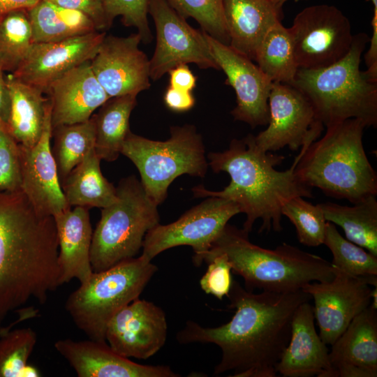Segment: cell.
Instances as JSON below:
<instances>
[{"instance_id":"52a82bcc","label":"cell","mask_w":377,"mask_h":377,"mask_svg":"<svg viewBox=\"0 0 377 377\" xmlns=\"http://www.w3.org/2000/svg\"><path fill=\"white\" fill-rule=\"evenodd\" d=\"M157 269L140 256L93 272L68 296L66 309L89 339L106 341L105 331L110 319L139 297Z\"/></svg>"},{"instance_id":"9a60e30c","label":"cell","mask_w":377,"mask_h":377,"mask_svg":"<svg viewBox=\"0 0 377 377\" xmlns=\"http://www.w3.org/2000/svg\"><path fill=\"white\" fill-rule=\"evenodd\" d=\"M204 33L216 64L226 75V84L235 92L237 105L231 111L234 119L252 128L267 125L273 82L252 60Z\"/></svg>"},{"instance_id":"8992f818","label":"cell","mask_w":377,"mask_h":377,"mask_svg":"<svg viewBox=\"0 0 377 377\" xmlns=\"http://www.w3.org/2000/svg\"><path fill=\"white\" fill-rule=\"evenodd\" d=\"M369 41L366 34L360 33L353 36L347 54L334 64L316 69L298 68L290 85L307 98L325 127L348 119L376 127L377 83L360 69Z\"/></svg>"},{"instance_id":"ba28073f","label":"cell","mask_w":377,"mask_h":377,"mask_svg":"<svg viewBox=\"0 0 377 377\" xmlns=\"http://www.w3.org/2000/svg\"><path fill=\"white\" fill-rule=\"evenodd\" d=\"M116 190L117 201L103 208L92 234L90 261L94 272L134 258L147 232L159 223L158 205L135 176L121 179Z\"/></svg>"},{"instance_id":"7bdbcfd3","label":"cell","mask_w":377,"mask_h":377,"mask_svg":"<svg viewBox=\"0 0 377 377\" xmlns=\"http://www.w3.org/2000/svg\"><path fill=\"white\" fill-rule=\"evenodd\" d=\"M168 74L169 86L173 88L191 92L196 86V77L187 64L179 65L172 68Z\"/></svg>"},{"instance_id":"ee69618b","label":"cell","mask_w":377,"mask_h":377,"mask_svg":"<svg viewBox=\"0 0 377 377\" xmlns=\"http://www.w3.org/2000/svg\"><path fill=\"white\" fill-rule=\"evenodd\" d=\"M40 0H0V17L18 10H29Z\"/></svg>"},{"instance_id":"f35d334b","label":"cell","mask_w":377,"mask_h":377,"mask_svg":"<svg viewBox=\"0 0 377 377\" xmlns=\"http://www.w3.org/2000/svg\"><path fill=\"white\" fill-rule=\"evenodd\" d=\"M22 177L19 143L0 123V192L13 193L21 189Z\"/></svg>"},{"instance_id":"6da1fadb","label":"cell","mask_w":377,"mask_h":377,"mask_svg":"<svg viewBox=\"0 0 377 377\" xmlns=\"http://www.w3.org/2000/svg\"><path fill=\"white\" fill-rule=\"evenodd\" d=\"M231 320L216 327L188 320L177 334L178 342L212 343L222 353L214 375L233 371V377H274L276 366L288 346L297 308L311 296L302 289L292 292L254 293L232 281L227 296Z\"/></svg>"},{"instance_id":"e575fe53","label":"cell","mask_w":377,"mask_h":377,"mask_svg":"<svg viewBox=\"0 0 377 377\" xmlns=\"http://www.w3.org/2000/svg\"><path fill=\"white\" fill-rule=\"evenodd\" d=\"M323 244L332 253V265L343 272L357 277L377 276V256L345 239L331 222H327Z\"/></svg>"},{"instance_id":"e0dca14e","label":"cell","mask_w":377,"mask_h":377,"mask_svg":"<svg viewBox=\"0 0 377 377\" xmlns=\"http://www.w3.org/2000/svg\"><path fill=\"white\" fill-rule=\"evenodd\" d=\"M167 334L164 311L138 297L112 316L106 327L105 341L125 357L147 360L165 345Z\"/></svg>"},{"instance_id":"2e32d148","label":"cell","mask_w":377,"mask_h":377,"mask_svg":"<svg viewBox=\"0 0 377 377\" xmlns=\"http://www.w3.org/2000/svg\"><path fill=\"white\" fill-rule=\"evenodd\" d=\"M140 36H105L91 69L108 96L138 95L150 86L149 59L140 48Z\"/></svg>"},{"instance_id":"4fadbf2b","label":"cell","mask_w":377,"mask_h":377,"mask_svg":"<svg viewBox=\"0 0 377 377\" xmlns=\"http://www.w3.org/2000/svg\"><path fill=\"white\" fill-rule=\"evenodd\" d=\"M371 286H377V276H353L337 268L332 279L312 281L302 288L314 301L313 315L325 343L332 345L370 305Z\"/></svg>"},{"instance_id":"d6a6232c","label":"cell","mask_w":377,"mask_h":377,"mask_svg":"<svg viewBox=\"0 0 377 377\" xmlns=\"http://www.w3.org/2000/svg\"><path fill=\"white\" fill-rule=\"evenodd\" d=\"M32 29L27 10L10 12L0 17V70L13 73L32 45Z\"/></svg>"},{"instance_id":"bcb514c9","label":"cell","mask_w":377,"mask_h":377,"mask_svg":"<svg viewBox=\"0 0 377 377\" xmlns=\"http://www.w3.org/2000/svg\"><path fill=\"white\" fill-rule=\"evenodd\" d=\"M288 0H270L276 9L281 11L283 4Z\"/></svg>"},{"instance_id":"ffe728a7","label":"cell","mask_w":377,"mask_h":377,"mask_svg":"<svg viewBox=\"0 0 377 377\" xmlns=\"http://www.w3.org/2000/svg\"><path fill=\"white\" fill-rule=\"evenodd\" d=\"M54 346L79 377H178L165 365H144L115 351L106 341L92 339L57 341Z\"/></svg>"},{"instance_id":"74e56055","label":"cell","mask_w":377,"mask_h":377,"mask_svg":"<svg viewBox=\"0 0 377 377\" xmlns=\"http://www.w3.org/2000/svg\"><path fill=\"white\" fill-rule=\"evenodd\" d=\"M151 0H103L107 17L112 24L114 17L120 16L126 27L138 30L142 41L150 43L152 34L149 27L147 15Z\"/></svg>"},{"instance_id":"d590c367","label":"cell","mask_w":377,"mask_h":377,"mask_svg":"<svg viewBox=\"0 0 377 377\" xmlns=\"http://www.w3.org/2000/svg\"><path fill=\"white\" fill-rule=\"evenodd\" d=\"M281 214L294 225L301 244L310 247L323 244L327 221L319 204L295 197L285 203Z\"/></svg>"},{"instance_id":"8fae6325","label":"cell","mask_w":377,"mask_h":377,"mask_svg":"<svg viewBox=\"0 0 377 377\" xmlns=\"http://www.w3.org/2000/svg\"><path fill=\"white\" fill-rule=\"evenodd\" d=\"M207 198L177 221L167 225L158 223L149 230L143 241L141 256L151 261L167 249L186 245L193 249L195 264L210 249L229 220L241 213L237 203L230 200L216 196Z\"/></svg>"},{"instance_id":"d4e9b609","label":"cell","mask_w":377,"mask_h":377,"mask_svg":"<svg viewBox=\"0 0 377 377\" xmlns=\"http://www.w3.org/2000/svg\"><path fill=\"white\" fill-rule=\"evenodd\" d=\"M229 46L252 61L268 30L281 20L282 11L270 0H223Z\"/></svg>"},{"instance_id":"7c38bea8","label":"cell","mask_w":377,"mask_h":377,"mask_svg":"<svg viewBox=\"0 0 377 377\" xmlns=\"http://www.w3.org/2000/svg\"><path fill=\"white\" fill-rule=\"evenodd\" d=\"M149 13L156 32V47L149 60L151 79L157 80L172 68L190 63L202 69L220 70L204 31L191 27L165 0H151Z\"/></svg>"},{"instance_id":"9c48e42d","label":"cell","mask_w":377,"mask_h":377,"mask_svg":"<svg viewBox=\"0 0 377 377\" xmlns=\"http://www.w3.org/2000/svg\"><path fill=\"white\" fill-rule=\"evenodd\" d=\"M121 154L136 166L145 193L156 205L165 200L175 179L184 174L204 177L208 166L202 137L188 124L171 127L170 137L165 141L130 132Z\"/></svg>"},{"instance_id":"b9f144b4","label":"cell","mask_w":377,"mask_h":377,"mask_svg":"<svg viewBox=\"0 0 377 377\" xmlns=\"http://www.w3.org/2000/svg\"><path fill=\"white\" fill-rule=\"evenodd\" d=\"M164 103L168 108L177 112L190 110L195 101L191 91H185L169 86L163 96Z\"/></svg>"},{"instance_id":"44dd1931","label":"cell","mask_w":377,"mask_h":377,"mask_svg":"<svg viewBox=\"0 0 377 377\" xmlns=\"http://www.w3.org/2000/svg\"><path fill=\"white\" fill-rule=\"evenodd\" d=\"M46 93L50 95L52 129L89 119L110 98L96 77L90 61L54 80Z\"/></svg>"},{"instance_id":"484cf974","label":"cell","mask_w":377,"mask_h":377,"mask_svg":"<svg viewBox=\"0 0 377 377\" xmlns=\"http://www.w3.org/2000/svg\"><path fill=\"white\" fill-rule=\"evenodd\" d=\"M5 78L9 98L6 128L20 145L33 147L43 133L48 99L40 89L15 78L11 73Z\"/></svg>"},{"instance_id":"5bb4252c","label":"cell","mask_w":377,"mask_h":377,"mask_svg":"<svg viewBox=\"0 0 377 377\" xmlns=\"http://www.w3.org/2000/svg\"><path fill=\"white\" fill-rule=\"evenodd\" d=\"M267 127L255 136L264 151H276L284 147L297 151L320 135L323 124L307 98L293 86L273 82L268 98Z\"/></svg>"},{"instance_id":"d6986e66","label":"cell","mask_w":377,"mask_h":377,"mask_svg":"<svg viewBox=\"0 0 377 377\" xmlns=\"http://www.w3.org/2000/svg\"><path fill=\"white\" fill-rule=\"evenodd\" d=\"M105 36V33L96 31L56 42L34 43L26 58L11 75L46 93L54 80L91 61Z\"/></svg>"},{"instance_id":"8d00e7d4","label":"cell","mask_w":377,"mask_h":377,"mask_svg":"<svg viewBox=\"0 0 377 377\" xmlns=\"http://www.w3.org/2000/svg\"><path fill=\"white\" fill-rule=\"evenodd\" d=\"M183 18L192 17L203 31L229 45L230 40L223 17V0H165Z\"/></svg>"},{"instance_id":"603a6c76","label":"cell","mask_w":377,"mask_h":377,"mask_svg":"<svg viewBox=\"0 0 377 377\" xmlns=\"http://www.w3.org/2000/svg\"><path fill=\"white\" fill-rule=\"evenodd\" d=\"M312 306L302 303L291 322L288 346L276 366L283 377H330L332 366L327 344L318 334Z\"/></svg>"},{"instance_id":"836d02e7","label":"cell","mask_w":377,"mask_h":377,"mask_svg":"<svg viewBox=\"0 0 377 377\" xmlns=\"http://www.w3.org/2000/svg\"><path fill=\"white\" fill-rule=\"evenodd\" d=\"M37 342L30 327L9 330L0 336V377H38L41 374L28 360Z\"/></svg>"},{"instance_id":"f546056e","label":"cell","mask_w":377,"mask_h":377,"mask_svg":"<svg viewBox=\"0 0 377 377\" xmlns=\"http://www.w3.org/2000/svg\"><path fill=\"white\" fill-rule=\"evenodd\" d=\"M136 95L110 98L94 117L96 128L95 151L100 159L115 161L129 130L131 113L136 105Z\"/></svg>"},{"instance_id":"60d3db41","label":"cell","mask_w":377,"mask_h":377,"mask_svg":"<svg viewBox=\"0 0 377 377\" xmlns=\"http://www.w3.org/2000/svg\"><path fill=\"white\" fill-rule=\"evenodd\" d=\"M63 8L80 11L89 17L97 31L111 25L103 0H45Z\"/></svg>"},{"instance_id":"4316f807","label":"cell","mask_w":377,"mask_h":377,"mask_svg":"<svg viewBox=\"0 0 377 377\" xmlns=\"http://www.w3.org/2000/svg\"><path fill=\"white\" fill-rule=\"evenodd\" d=\"M95 149L76 165L61 184L68 205L105 208L117 201L116 188L102 175Z\"/></svg>"},{"instance_id":"277c9868","label":"cell","mask_w":377,"mask_h":377,"mask_svg":"<svg viewBox=\"0 0 377 377\" xmlns=\"http://www.w3.org/2000/svg\"><path fill=\"white\" fill-rule=\"evenodd\" d=\"M221 253L227 256L234 274L242 276L245 289L292 292L312 281L332 279L337 267L322 257L283 243L275 249L256 245L243 229L227 224L194 264L208 263Z\"/></svg>"},{"instance_id":"83f0119b","label":"cell","mask_w":377,"mask_h":377,"mask_svg":"<svg viewBox=\"0 0 377 377\" xmlns=\"http://www.w3.org/2000/svg\"><path fill=\"white\" fill-rule=\"evenodd\" d=\"M27 12L34 43L56 42L97 31L84 13L45 0H40Z\"/></svg>"},{"instance_id":"ac0fdd59","label":"cell","mask_w":377,"mask_h":377,"mask_svg":"<svg viewBox=\"0 0 377 377\" xmlns=\"http://www.w3.org/2000/svg\"><path fill=\"white\" fill-rule=\"evenodd\" d=\"M52 132L48 99L40 140L31 147L19 144L21 189L34 210L44 216H54L71 208L64 197L50 147Z\"/></svg>"},{"instance_id":"7a4b0ae2","label":"cell","mask_w":377,"mask_h":377,"mask_svg":"<svg viewBox=\"0 0 377 377\" xmlns=\"http://www.w3.org/2000/svg\"><path fill=\"white\" fill-rule=\"evenodd\" d=\"M53 216L38 214L22 191L0 192V325L35 300L44 304L60 286Z\"/></svg>"},{"instance_id":"3957f363","label":"cell","mask_w":377,"mask_h":377,"mask_svg":"<svg viewBox=\"0 0 377 377\" xmlns=\"http://www.w3.org/2000/svg\"><path fill=\"white\" fill-rule=\"evenodd\" d=\"M300 157H295L290 168L279 171L275 167L285 159L282 155L261 150L255 136L231 140L228 149L208 154L209 163L215 172H226L230 184L219 191H209L202 186L192 188L195 197L216 196L230 200L246 214L243 230L249 233L256 221L262 222L259 232L282 230L281 209L290 199L301 196L312 198L311 188L296 176L295 168Z\"/></svg>"},{"instance_id":"ab89813d","label":"cell","mask_w":377,"mask_h":377,"mask_svg":"<svg viewBox=\"0 0 377 377\" xmlns=\"http://www.w3.org/2000/svg\"><path fill=\"white\" fill-rule=\"evenodd\" d=\"M208 267L200 280L202 290L221 300L228 296L232 286V267L224 253L214 257L208 263Z\"/></svg>"},{"instance_id":"5b68a950","label":"cell","mask_w":377,"mask_h":377,"mask_svg":"<svg viewBox=\"0 0 377 377\" xmlns=\"http://www.w3.org/2000/svg\"><path fill=\"white\" fill-rule=\"evenodd\" d=\"M364 128L357 119L327 126L322 138L301 147L296 176L310 188L353 204L376 195L377 175L363 147Z\"/></svg>"},{"instance_id":"1f68e13d","label":"cell","mask_w":377,"mask_h":377,"mask_svg":"<svg viewBox=\"0 0 377 377\" xmlns=\"http://www.w3.org/2000/svg\"><path fill=\"white\" fill-rule=\"evenodd\" d=\"M52 135L54 138L52 152L61 185L71 170L95 149L94 119L58 126L52 129Z\"/></svg>"},{"instance_id":"4dcf8cb0","label":"cell","mask_w":377,"mask_h":377,"mask_svg":"<svg viewBox=\"0 0 377 377\" xmlns=\"http://www.w3.org/2000/svg\"><path fill=\"white\" fill-rule=\"evenodd\" d=\"M254 61L272 82L292 84L298 67L288 28L281 22L268 30L257 50Z\"/></svg>"},{"instance_id":"f1b7e54d","label":"cell","mask_w":377,"mask_h":377,"mask_svg":"<svg viewBox=\"0 0 377 377\" xmlns=\"http://www.w3.org/2000/svg\"><path fill=\"white\" fill-rule=\"evenodd\" d=\"M327 221L340 226L348 240L377 256V200L370 195L353 206L319 204Z\"/></svg>"},{"instance_id":"f6af8a7d","label":"cell","mask_w":377,"mask_h":377,"mask_svg":"<svg viewBox=\"0 0 377 377\" xmlns=\"http://www.w3.org/2000/svg\"><path fill=\"white\" fill-rule=\"evenodd\" d=\"M9 107L8 93L3 76V72L0 70V123L6 120Z\"/></svg>"},{"instance_id":"30bf717a","label":"cell","mask_w":377,"mask_h":377,"mask_svg":"<svg viewBox=\"0 0 377 377\" xmlns=\"http://www.w3.org/2000/svg\"><path fill=\"white\" fill-rule=\"evenodd\" d=\"M288 30L298 68L316 69L334 64L347 54L353 40L348 17L327 4L304 8Z\"/></svg>"},{"instance_id":"7dc6e473","label":"cell","mask_w":377,"mask_h":377,"mask_svg":"<svg viewBox=\"0 0 377 377\" xmlns=\"http://www.w3.org/2000/svg\"><path fill=\"white\" fill-rule=\"evenodd\" d=\"M18 322L15 320L14 322L11 323L8 326L1 327L0 328V336L3 335V334L6 333L9 330L12 329L13 326L17 325Z\"/></svg>"},{"instance_id":"7402d4cb","label":"cell","mask_w":377,"mask_h":377,"mask_svg":"<svg viewBox=\"0 0 377 377\" xmlns=\"http://www.w3.org/2000/svg\"><path fill=\"white\" fill-rule=\"evenodd\" d=\"M376 310L370 304L331 345L330 377L377 376Z\"/></svg>"},{"instance_id":"cb8c5ba5","label":"cell","mask_w":377,"mask_h":377,"mask_svg":"<svg viewBox=\"0 0 377 377\" xmlns=\"http://www.w3.org/2000/svg\"><path fill=\"white\" fill-rule=\"evenodd\" d=\"M53 217L59 243L61 284L74 278L83 283L94 272L90 261L93 231L88 208L77 206Z\"/></svg>"}]
</instances>
